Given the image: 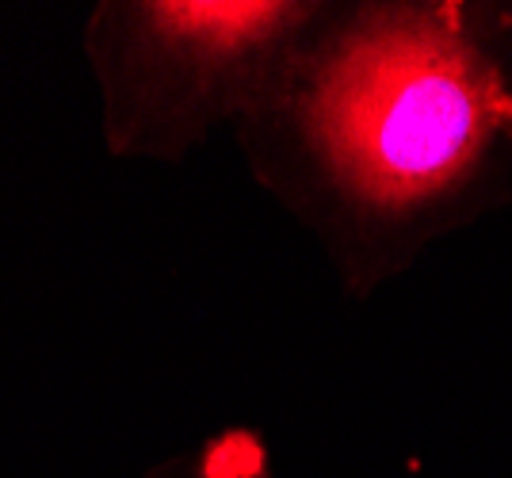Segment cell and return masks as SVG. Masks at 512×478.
Listing matches in <instances>:
<instances>
[{"label":"cell","mask_w":512,"mask_h":478,"mask_svg":"<svg viewBox=\"0 0 512 478\" xmlns=\"http://www.w3.org/2000/svg\"><path fill=\"white\" fill-rule=\"evenodd\" d=\"M234 134L363 303L512 203V0H325Z\"/></svg>","instance_id":"1"},{"label":"cell","mask_w":512,"mask_h":478,"mask_svg":"<svg viewBox=\"0 0 512 478\" xmlns=\"http://www.w3.org/2000/svg\"><path fill=\"white\" fill-rule=\"evenodd\" d=\"M325 0H100L85 58L115 161L184 165L218 127L253 115Z\"/></svg>","instance_id":"2"},{"label":"cell","mask_w":512,"mask_h":478,"mask_svg":"<svg viewBox=\"0 0 512 478\" xmlns=\"http://www.w3.org/2000/svg\"><path fill=\"white\" fill-rule=\"evenodd\" d=\"M138 478H272L264 440L249 429L207 436L180 456L157 463Z\"/></svg>","instance_id":"3"}]
</instances>
